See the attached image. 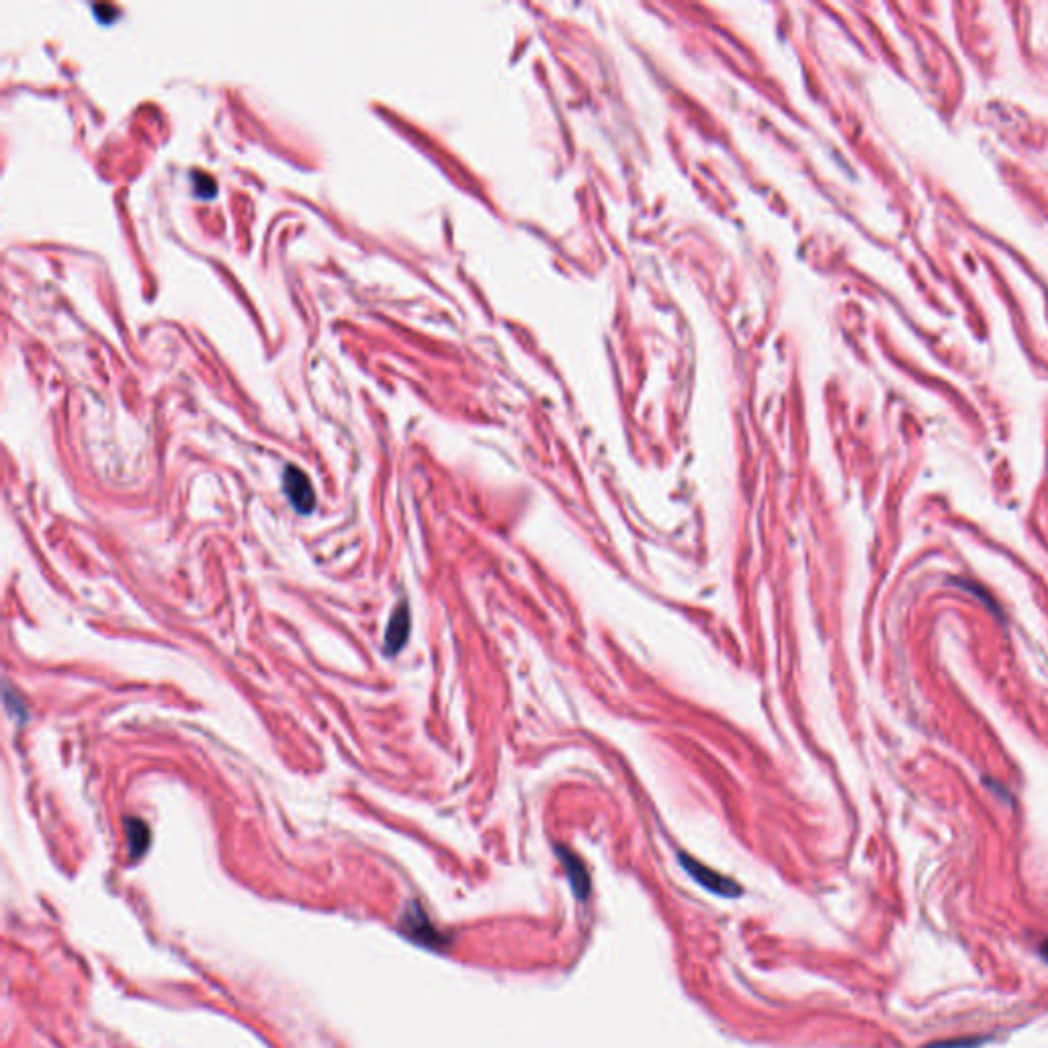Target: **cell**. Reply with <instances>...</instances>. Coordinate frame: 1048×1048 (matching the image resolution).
<instances>
[{
    "mask_svg": "<svg viewBox=\"0 0 1048 1048\" xmlns=\"http://www.w3.org/2000/svg\"><path fill=\"white\" fill-rule=\"evenodd\" d=\"M406 922H408V926H410V934H412V936H418L422 942L432 944L436 938H439V936H436V932L430 928V924H428V920H426L424 915H410V913H408V915H406Z\"/></svg>",
    "mask_w": 1048,
    "mask_h": 1048,
    "instance_id": "8992f818",
    "label": "cell"
},
{
    "mask_svg": "<svg viewBox=\"0 0 1048 1048\" xmlns=\"http://www.w3.org/2000/svg\"><path fill=\"white\" fill-rule=\"evenodd\" d=\"M283 488L287 498L291 500L293 508L299 514H310L316 508V492L310 482V477L305 475L299 467L289 465L283 473Z\"/></svg>",
    "mask_w": 1048,
    "mask_h": 1048,
    "instance_id": "7a4b0ae2",
    "label": "cell"
},
{
    "mask_svg": "<svg viewBox=\"0 0 1048 1048\" xmlns=\"http://www.w3.org/2000/svg\"><path fill=\"white\" fill-rule=\"evenodd\" d=\"M680 862L684 866V870L688 872V875L701 885L705 887L707 891L719 895V897H739L741 895V887L731 881L729 877L721 875V872L705 866L703 862H698L686 854H680Z\"/></svg>",
    "mask_w": 1048,
    "mask_h": 1048,
    "instance_id": "6da1fadb",
    "label": "cell"
},
{
    "mask_svg": "<svg viewBox=\"0 0 1048 1048\" xmlns=\"http://www.w3.org/2000/svg\"><path fill=\"white\" fill-rule=\"evenodd\" d=\"M559 856L563 860L567 879H570V885H572L576 897L580 901H584L588 897V893H590V875H588V870L584 868L582 860L578 856H574L570 850H559Z\"/></svg>",
    "mask_w": 1048,
    "mask_h": 1048,
    "instance_id": "277c9868",
    "label": "cell"
},
{
    "mask_svg": "<svg viewBox=\"0 0 1048 1048\" xmlns=\"http://www.w3.org/2000/svg\"><path fill=\"white\" fill-rule=\"evenodd\" d=\"M125 834H127L131 856L140 858L150 846V827L138 817H129L125 819Z\"/></svg>",
    "mask_w": 1048,
    "mask_h": 1048,
    "instance_id": "5b68a950",
    "label": "cell"
},
{
    "mask_svg": "<svg viewBox=\"0 0 1048 1048\" xmlns=\"http://www.w3.org/2000/svg\"><path fill=\"white\" fill-rule=\"evenodd\" d=\"M408 635H410V613H408V606L402 602L387 625V633H385L387 653H398L404 647V643L408 641Z\"/></svg>",
    "mask_w": 1048,
    "mask_h": 1048,
    "instance_id": "3957f363",
    "label": "cell"
}]
</instances>
